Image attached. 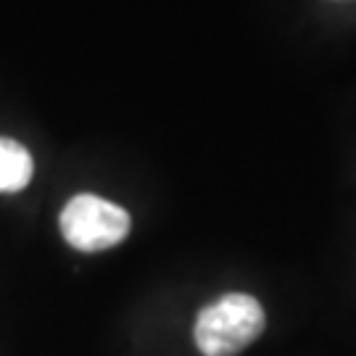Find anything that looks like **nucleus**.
<instances>
[{"instance_id":"1","label":"nucleus","mask_w":356,"mask_h":356,"mask_svg":"<svg viewBox=\"0 0 356 356\" xmlns=\"http://www.w3.org/2000/svg\"><path fill=\"white\" fill-rule=\"evenodd\" d=\"M264 330V309L248 293H227L195 319V346L204 356H235Z\"/></svg>"},{"instance_id":"2","label":"nucleus","mask_w":356,"mask_h":356,"mask_svg":"<svg viewBox=\"0 0 356 356\" xmlns=\"http://www.w3.org/2000/svg\"><path fill=\"white\" fill-rule=\"evenodd\" d=\"M61 235L76 251H106L129 235V214L98 195H74L61 211Z\"/></svg>"},{"instance_id":"3","label":"nucleus","mask_w":356,"mask_h":356,"mask_svg":"<svg viewBox=\"0 0 356 356\" xmlns=\"http://www.w3.org/2000/svg\"><path fill=\"white\" fill-rule=\"evenodd\" d=\"M35 175V161L22 143L0 138V193H19Z\"/></svg>"}]
</instances>
